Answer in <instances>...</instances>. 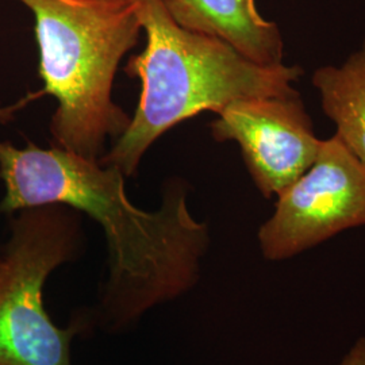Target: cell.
Segmentation results:
<instances>
[{"label":"cell","instance_id":"cell-1","mask_svg":"<svg viewBox=\"0 0 365 365\" xmlns=\"http://www.w3.org/2000/svg\"><path fill=\"white\" fill-rule=\"evenodd\" d=\"M0 211L64 205L87 214L103 229L108 276L95 309L101 327L119 333L157 306L179 299L200 279L210 247L209 226L191 214L185 184L164 191L156 211L135 207L123 172L60 148H16L0 143Z\"/></svg>","mask_w":365,"mask_h":365},{"label":"cell","instance_id":"cell-2","mask_svg":"<svg viewBox=\"0 0 365 365\" xmlns=\"http://www.w3.org/2000/svg\"><path fill=\"white\" fill-rule=\"evenodd\" d=\"M144 52L125 68L141 80L140 102L126 131L99 160L133 176L146 150L164 133L203 111L218 114L232 102L295 93L298 66H260L222 39L178 25L161 0H134Z\"/></svg>","mask_w":365,"mask_h":365},{"label":"cell","instance_id":"cell-3","mask_svg":"<svg viewBox=\"0 0 365 365\" xmlns=\"http://www.w3.org/2000/svg\"><path fill=\"white\" fill-rule=\"evenodd\" d=\"M36 21L39 78L56 98V148L99 161L131 117L113 101L119 63L140 39L134 0H18Z\"/></svg>","mask_w":365,"mask_h":365},{"label":"cell","instance_id":"cell-4","mask_svg":"<svg viewBox=\"0 0 365 365\" xmlns=\"http://www.w3.org/2000/svg\"><path fill=\"white\" fill-rule=\"evenodd\" d=\"M15 214L0 255V365H73L72 341L88 321L54 325L43 307V287L80 253L78 211L45 205Z\"/></svg>","mask_w":365,"mask_h":365},{"label":"cell","instance_id":"cell-5","mask_svg":"<svg viewBox=\"0 0 365 365\" xmlns=\"http://www.w3.org/2000/svg\"><path fill=\"white\" fill-rule=\"evenodd\" d=\"M365 226V165L334 134L313 165L277 195L259 229L264 259L283 261L345 230Z\"/></svg>","mask_w":365,"mask_h":365},{"label":"cell","instance_id":"cell-6","mask_svg":"<svg viewBox=\"0 0 365 365\" xmlns=\"http://www.w3.org/2000/svg\"><path fill=\"white\" fill-rule=\"evenodd\" d=\"M210 129L214 140L240 145L249 175L267 199L298 180L313 165L322 145L299 92L232 102Z\"/></svg>","mask_w":365,"mask_h":365},{"label":"cell","instance_id":"cell-7","mask_svg":"<svg viewBox=\"0 0 365 365\" xmlns=\"http://www.w3.org/2000/svg\"><path fill=\"white\" fill-rule=\"evenodd\" d=\"M180 26L222 39L260 66L283 64L279 26L265 19L256 0H161Z\"/></svg>","mask_w":365,"mask_h":365},{"label":"cell","instance_id":"cell-8","mask_svg":"<svg viewBox=\"0 0 365 365\" xmlns=\"http://www.w3.org/2000/svg\"><path fill=\"white\" fill-rule=\"evenodd\" d=\"M312 83L336 135L365 165V39L342 66L318 68Z\"/></svg>","mask_w":365,"mask_h":365},{"label":"cell","instance_id":"cell-9","mask_svg":"<svg viewBox=\"0 0 365 365\" xmlns=\"http://www.w3.org/2000/svg\"><path fill=\"white\" fill-rule=\"evenodd\" d=\"M339 365H365V336L353 342Z\"/></svg>","mask_w":365,"mask_h":365}]
</instances>
